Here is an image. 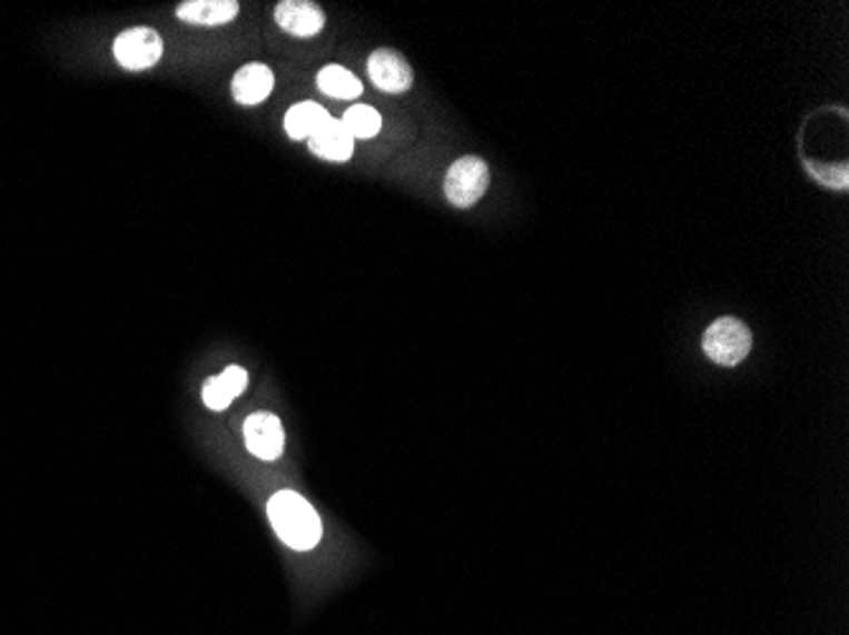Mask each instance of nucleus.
Segmentation results:
<instances>
[{
  "label": "nucleus",
  "instance_id": "nucleus-3",
  "mask_svg": "<svg viewBox=\"0 0 849 635\" xmlns=\"http://www.w3.org/2000/svg\"><path fill=\"white\" fill-rule=\"evenodd\" d=\"M704 354L720 366H736L746 359L753 348V334L738 318H720L708 328L702 338Z\"/></svg>",
  "mask_w": 849,
  "mask_h": 635
},
{
  "label": "nucleus",
  "instance_id": "nucleus-7",
  "mask_svg": "<svg viewBox=\"0 0 849 635\" xmlns=\"http://www.w3.org/2000/svg\"><path fill=\"white\" fill-rule=\"evenodd\" d=\"M275 23L283 31L308 39V36L320 33V29L326 26V16L316 3H308V0H283V3L275 6Z\"/></svg>",
  "mask_w": 849,
  "mask_h": 635
},
{
  "label": "nucleus",
  "instance_id": "nucleus-13",
  "mask_svg": "<svg viewBox=\"0 0 849 635\" xmlns=\"http://www.w3.org/2000/svg\"><path fill=\"white\" fill-rule=\"evenodd\" d=\"M316 85L320 92L334 97V100H356V97L364 92L359 79H356L348 69L336 67V65L320 69L316 77Z\"/></svg>",
  "mask_w": 849,
  "mask_h": 635
},
{
  "label": "nucleus",
  "instance_id": "nucleus-11",
  "mask_svg": "<svg viewBox=\"0 0 849 635\" xmlns=\"http://www.w3.org/2000/svg\"><path fill=\"white\" fill-rule=\"evenodd\" d=\"M245 389H247V371L239 369V366H229V369H225V374H219V377H214L204 384L201 397H204V405H207L209 409L221 413V409H227L231 405V399L243 395Z\"/></svg>",
  "mask_w": 849,
  "mask_h": 635
},
{
  "label": "nucleus",
  "instance_id": "nucleus-14",
  "mask_svg": "<svg viewBox=\"0 0 849 635\" xmlns=\"http://www.w3.org/2000/svg\"><path fill=\"white\" fill-rule=\"evenodd\" d=\"M342 122L354 140L374 138L382 130V115L369 105H354L352 110H346Z\"/></svg>",
  "mask_w": 849,
  "mask_h": 635
},
{
  "label": "nucleus",
  "instance_id": "nucleus-6",
  "mask_svg": "<svg viewBox=\"0 0 849 635\" xmlns=\"http://www.w3.org/2000/svg\"><path fill=\"white\" fill-rule=\"evenodd\" d=\"M245 445L260 460H278L285 447L280 419L270 413H255L245 419Z\"/></svg>",
  "mask_w": 849,
  "mask_h": 635
},
{
  "label": "nucleus",
  "instance_id": "nucleus-1",
  "mask_svg": "<svg viewBox=\"0 0 849 635\" xmlns=\"http://www.w3.org/2000/svg\"><path fill=\"white\" fill-rule=\"evenodd\" d=\"M267 516L275 534L295 552L313 549L324 534L316 508L293 490H278L267 504Z\"/></svg>",
  "mask_w": 849,
  "mask_h": 635
},
{
  "label": "nucleus",
  "instance_id": "nucleus-8",
  "mask_svg": "<svg viewBox=\"0 0 849 635\" xmlns=\"http://www.w3.org/2000/svg\"><path fill=\"white\" fill-rule=\"evenodd\" d=\"M308 146L313 153L330 163H344L354 156V138L348 136L342 120L328 118L320 128L308 138Z\"/></svg>",
  "mask_w": 849,
  "mask_h": 635
},
{
  "label": "nucleus",
  "instance_id": "nucleus-9",
  "mask_svg": "<svg viewBox=\"0 0 849 635\" xmlns=\"http://www.w3.org/2000/svg\"><path fill=\"white\" fill-rule=\"evenodd\" d=\"M273 87H275V75L270 67L245 65L243 69H237L235 79H231V97H235L239 105L255 107L270 97Z\"/></svg>",
  "mask_w": 849,
  "mask_h": 635
},
{
  "label": "nucleus",
  "instance_id": "nucleus-12",
  "mask_svg": "<svg viewBox=\"0 0 849 635\" xmlns=\"http://www.w3.org/2000/svg\"><path fill=\"white\" fill-rule=\"evenodd\" d=\"M328 118L330 115L324 110V107H320L318 102L306 100L290 107L283 125H285V132H288L293 140H308Z\"/></svg>",
  "mask_w": 849,
  "mask_h": 635
},
{
  "label": "nucleus",
  "instance_id": "nucleus-4",
  "mask_svg": "<svg viewBox=\"0 0 849 635\" xmlns=\"http://www.w3.org/2000/svg\"><path fill=\"white\" fill-rule=\"evenodd\" d=\"M112 51L122 69L142 71L156 67L160 57H164V39H160L156 29L136 26V29L122 31L118 39H115Z\"/></svg>",
  "mask_w": 849,
  "mask_h": 635
},
{
  "label": "nucleus",
  "instance_id": "nucleus-2",
  "mask_svg": "<svg viewBox=\"0 0 849 635\" xmlns=\"http://www.w3.org/2000/svg\"><path fill=\"white\" fill-rule=\"evenodd\" d=\"M488 163L478 156H463L445 173V199L455 209H471L488 191Z\"/></svg>",
  "mask_w": 849,
  "mask_h": 635
},
{
  "label": "nucleus",
  "instance_id": "nucleus-5",
  "mask_svg": "<svg viewBox=\"0 0 849 635\" xmlns=\"http://www.w3.org/2000/svg\"><path fill=\"white\" fill-rule=\"evenodd\" d=\"M366 71L374 87L382 92H407L413 87V67L407 65V59L397 53L395 49H377L366 61Z\"/></svg>",
  "mask_w": 849,
  "mask_h": 635
},
{
  "label": "nucleus",
  "instance_id": "nucleus-10",
  "mask_svg": "<svg viewBox=\"0 0 849 635\" xmlns=\"http://www.w3.org/2000/svg\"><path fill=\"white\" fill-rule=\"evenodd\" d=\"M239 13L235 0H186L176 8V16L194 26H225Z\"/></svg>",
  "mask_w": 849,
  "mask_h": 635
},
{
  "label": "nucleus",
  "instance_id": "nucleus-15",
  "mask_svg": "<svg viewBox=\"0 0 849 635\" xmlns=\"http://www.w3.org/2000/svg\"><path fill=\"white\" fill-rule=\"evenodd\" d=\"M807 168H809V173L817 178V181L829 186V189H847L849 176H847L845 163H839L837 168L835 166H821V163H807Z\"/></svg>",
  "mask_w": 849,
  "mask_h": 635
}]
</instances>
